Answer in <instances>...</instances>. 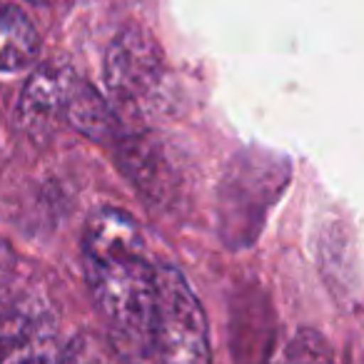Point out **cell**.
Wrapping results in <instances>:
<instances>
[{"label": "cell", "instance_id": "6da1fadb", "mask_svg": "<svg viewBox=\"0 0 364 364\" xmlns=\"http://www.w3.org/2000/svg\"><path fill=\"white\" fill-rule=\"evenodd\" d=\"M85 279L97 309L120 339L152 347L155 267L145 257L140 228L120 210H97L82 237Z\"/></svg>", "mask_w": 364, "mask_h": 364}, {"label": "cell", "instance_id": "7a4b0ae2", "mask_svg": "<svg viewBox=\"0 0 364 364\" xmlns=\"http://www.w3.org/2000/svg\"><path fill=\"white\" fill-rule=\"evenodd\" d=\"M152 349L160 364H213L205 309L175 267L155 269Z\"/></svg>", "mask_w": 364, "mask_h": 364}, {"label": "cell", "instance_id": "3957f363", "mask_svg": "<svg viewBox=\"0 0 364 364\" xmlns=\"http://www.w3.org/2000/svg\"><path fill=\"white\" fill-rule=\"evenodd\" d=\"M105 85L125 110H145L165 87V58L157 43L142 31H122L105 55Z\"/></svg>", "mask_w": 364, "mask_h": 364}, {"label": "cell", "instance_id": "277c9868", "mask_svg": "<svg viewBox=\"0 0 364 364\" xmlns=\"http://www.w3.org/2000/svg\"><path fill=\"white\" fill-rule=\"evenodd\" d=\"M58 322L41 299H18L0 314V364H60Z\"/></svg>", "mask_w": 364, "mask_h": 364}, {"label": "cell", "instance_id": "5b68a950", "mask_svg": "<svg viewBox=\"0 0 364 364\" xmlns=\"http://www.w3.org/2000/svg\"><path fill=\"white\" fill-rule=\"evenodd\" d=\"M117 160L130 182L150 203L165 205L175 190V172L165 160V150L150 135L117 137Z\"/></svg>", "mask_w": 364, "mask_h": 364}, {"label": "cell", "instance_id": "8992f818", "mask_svg": "<svg viewBox=\"0 0 364 364\" xmlns=\"http://www.w3.org/2000/svg\"><path fill=\"white\" fill-rule=\"evenodd\" d=\"M70 68L46 65L31 75L21 95L18 117L26 132L36 140H46L53 135L58 122H63V97Z\"/></svg>", "mask_w": 364, "mask_h": 364}, {"label": "cell", "instance_id": "52a82bcc", "mask_svg": "<svg viewBox=\"0 0 364 364\" xmlns=\"http://www.w3.org/2000/svg\"><path fill=\"white\" fill-rule=\"evenodd\" d=\"M63 120L77 130L80 135L90 137L95 142H107L120 135L115 112L110 110L102 95L90 85L80 80L73 70H68L65 97H63Z\"/></svg>", "mask_w": 364, "mask_h": 364}, {"label": "cell", "instance_id": "ba28073f", "mask_svg": "<svg viewBox=\"0 0 364 364\" xmlns=\"http://www.w3.org/2000/svg\"><path fill=\"white\" fill-rule=\"evenodd\" d=\"M41 36L31 18L13 3L0 0V73H21L36 63Z\"/></svg>", "mask_w": 364, "mask_h": 364}, {"label": "cell", "instance_id": "9c48e42d", "mask_svg": "<svg viewBox=\"0 0 364 364\" xmlns=\"http://www.w3.org/2000/svg\"><path fill=\"white\" fill-rule=\"evenodd\" d=\"M277 364H332V352L319 332L299 329L279 354Z\"/></svg>", "mask_w": 364, "mask_h": 364}, {"label": "cell", "instance_id": "30bf717a", "mask_svg": "<svg viewBox=\"0 0 364 364\" xmlns=\"http://www.w3.org/2000/svg\"><path fill=\"white\" fill-rule=\"evenodd\" d=\"M60 364H115L107 349L92 334H77L68 347H63Z\"/></svg>", "mask_w": 364, "mask_h": 364}, {"label": "cell", "instance_id": "8fae6325", "mask_svg": "<svg viewBox=\"0 0 364 364\" xmlns=\"http://www.w3.org/2000/svg\"><path fill=\"white\" fill-rule=\"evenodd\" d=\"M18 274V255L6 240H0V307L11 299Z\"/></svg>", "mask_w": 364, "mask_h": 364}]
</instances>
